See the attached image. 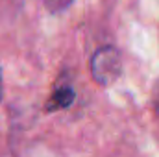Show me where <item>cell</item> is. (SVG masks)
Masks as SVG:
<instances>
[{
	"label": "cell",
	"mask_w": 159,
	"mask_h": 157,
	"mask_svg": "<svg viewBox=\"0 0 159 157\" xmlns=\"http://www.w3.org/2000/svg\"><path fill=\"white\" fill-rule=\"evenodd\" d=\"M120 74H122V57H120L119 48L106 44L93 54L91 76L98 85L107 87L113 81H117L120 78Z\"/></svg>",
	"instance_id": "1"
},
{
	"label": "cell",
	"mask_w": 159,
	"mask_h": 157,
	"mask_svg": "<svg viewBox=\"0 0 159 157\" xmlns=\"http://www.w3.org/2000/svg\"><path fill=\"white\" fill-rule=\"evenodd\" d=\"M72 102H74V89H72L70 85H59V87H56L54 92L50 94V98H48L44 109H46L48 113H52V111H61V109L70 107Z\"/></svg>",
	"instance_id": "2"
},
{
	"label": "cell",
	"mask_w": 159,
	"mask_h": 157,
	"mask_svg": "<svg viewBox=\"0 0 159 157\" xmlns=\"http://www.w3.org/2000/svg\"><path fill=\"white\" fill-rule=\"evenodd\" d=\"M74 0H43L44 7L50 11V13H61L65 11L69 6H72Z\"/></svg>",
	"instance_id": "3"
},
{
	"label": "cell",
	"mask_w": 159,
	"mask_h": 157,
	"mask_svg": "<svg viewBox=\"0 0 159 157\" xmlns=\"http://www.w3.org/2000/svg\"><path fill=\"white\" fill-rule=\"evenodd\" d=\"M154 109H156V115L159 117V81L154 89Z\"/></svg>",
	"instance_id": "4"
},
{
	"label": "cell",
	"mask_w": 159,
	"mask_h": 157,
	"mask_svg": "<svg viewBox=\"0 0 159 157\" xmlns=\"http://www.w3.org/2000/svg\"><path fill=\"white\" fill-rule=\"evenodd\" d=\"M0 102H2V72H0Z\"/></svg>",
	"instance_id": "5"
}]
</instances>
